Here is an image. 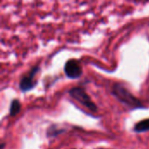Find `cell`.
Wrapping results in <instances>:
<instances>
[{"label": "cell", "instance_id": "8", "mask_svg": "<svg viewBox=\"0 0 149 149\" xmlns=\"http://www.w3.org/2000/svg\"><path fill=\"white\" fill-rule=\"evenodd\" d=\"M5 148V143L4 142H2L1 145H0V149H4Z\"/></svg>", "mask_w": 149, "mask_h": 149}, {"label": "cell", "instance_id": "2", "mask_svg": "<svg viewBox=\"0 0 149 149\" xmlns=\"http://www.w3.org/2000/svg\"><path fill=\"white\" fill-rule=\"evenodd\" d=\"M68 93L72 99L77 100L79 103H80L81 105L86 107L90 111L97 112L98 107H97L96 104L92 100L91 97L86 93V92L84 88L79 87V86L72 87L68 91Z\"/></svg>", "mask_w": 149, "mask_h": 149}, {"label": "cell", "instance_id": "4", "mask_svg": "<svg viewBox=\"0 0 149 149\" xmlns=\"http://www.w3.org/2000/svg\"><path fill=\"white\" fill-rule=\"evenodd\" d=\"M40 70L39 65H35L33 66L31 71L29 72V73L23 77L19 82V89L22 93H26L29 92L31 90H32L36 86H37V81H34V77L35 75L38 72V71Z\"/></svg>", "mask_w": 149, "mask_h": 149}, {"label": "cell", "instance_id": "5", "mask_svg": "<svg viewBox=\"0 0 149 149\" xmlns=\"http://www.w3.org/2000/svg\"><path fill=\"white\" fill-rule=\"evenodd\" d=\"M66 131V129L65 128H60L58 127L57 125H52L51 127H49L46 130V137L47 138H55L57 136H58L61 134H64Z\"/></svg>", "mask_w": 149, "mask_h": 149}, {"label": "cell", "instance_id": "3", "mask_svg": "<svg viewBox=\"0 0 149 149\" xmlns=\"http://www.w3.org/2000/svg\"><path fill=\"white\" fill-rule=\"evenodd\" d=\"M64 72L67 78L71 79H76L82 76L83 70L79 60L75 58L68 59L64 66Z\"/></svg>", "mask_w": 149, "mask_h": 149}, {"label": "cell", "instance_id": "6", "mask_svg": "<svg viewBox=\"0 0 149 149\" xmlns=\"http://www.w3.org/2000/svg\"><path fill=\"white\" fill-rule=\"evenodd\" d=\"M149 131V119H145L143 120L139 121L138 123L135 124L134 127V132L140 134V133H144V132H148Z\"/></svg>", "mask_w": 149, "mask_h": 149}, {"label": "cell", "instance_id": "7", "mask_svg": "<svg viewBox=\"0 0 149 149\" xmlns=\"http://www.w3.org/2000/svg\"><path fill=\"white\" fill-rule=\"evenodd\" d=\"M21 109V104L20 101L17 99L13 100L10 102V116H16Z\"/></svg>", "mask_w": 149, "mask_h": 149}, {"label": "cell", "instance_id": "1", "mask_svg": "<svg viewBox=\"0 0 149 149\" xmlns=\"http://www.w3.org/2000/svg\"><path fill=\"white\" fill-rule=\"evenodd\" d=\"M112 94L123 105L127 107L131 110L144 109L146 107L142 102L137 99L133 93H130L122 84L115 83L112 87Z\"/></svg>", "mask_w": 149, "mask_h": 149}]
</instances>
